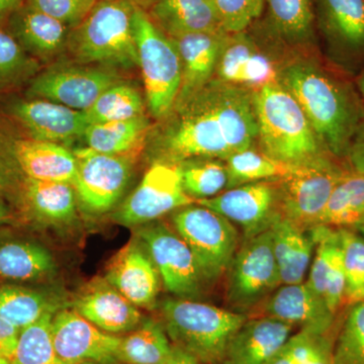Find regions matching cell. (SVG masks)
I'll use <instances>...</instances> for the list:
<instances>
[{"label":"cell","instance_id":"1","mask_svg":"<svg viewBox=\"0 0 364 364\" xmlns=\"http://www.w3.org/2000/svg\"><path fill=\"white\" fill-rule=\"evenodd\" d=\"M352 80L314 62H293L279 72L280 85L301 105L326 150L344 162L364 117V100Z\"/></svg>","mask_w":364,"mask_h":364},{"label":"cell","instance_id":"2","mask_svg":"<svg viewBox=\"0 0 364 364\" xmlns=\"http://www.w3.org/2000/svg\"><path fill=\"white\" fill-rule=\"evenodd\" d=\"M261 151L289 166L330 154L296 98L279 82L253 92Z\"/></svg>","mask_w":364,"mask_h":364},{"label":"cell","instance_id":"3","mask_svg":"<svg viewBox=\"0 0 364 364\" xmlns=\"http://www.w3.org/2000/svg\"><path fill=\"white\" fill-rule=\"evenodd\" d=\"M161 314L172 343L203 364H222L228 345L248 318L244 314L178 298L163 301Z\"/></svg>","mask_w":364,"mask_h":364},{"label":"cell","instance_id":"4","mask_svg":"<svg viewBox=\"0 0 364 364\" xmlns=\"http://www.w3.org/2000/svg\"><path fill=\"white\" fill-rule=\"evenodd\" d=\"M135 4L130 0H97L69 36L76 58L85 63L138 64L134 38Z\"/></svg>","mask_w":364,"mask_h":364},{"label":"cell","instance_id":"5","mask_svg":"<svg viewBox=\"0 0 364 364\" xmlns=\"http://www.w3.org/2000/svg\"><path fill=\"white\" fill-rule=\"evenodd\" d=\"M133 32L150 111L153 116L165 117L181 92V56L173 41L155 26L144 9L136 6Z\"/></svg>","mask_w":364,"mask_h":364},{"label":"cell","instance_id":"6","mask_svg":"<svg viewBox=\"0 0 364 364\" xmlns=\"http://www.w3.org/2000/svg\"><path fill=\"white\" fill-rule=\"evenodd\" d=\"M348 169L331 154L291 166L277 179L279 214L304 230L317 226L335 186Z\"/></svg>","mask_w":364,"mask_h":364},{"label":"cell","instance_id":"7","mask_svg":"<svg viewBox=\"0 0 364 364\" xmlns=\"http://www.w3.org/2000/svg\"><path fill=\"white\" fill-rule=\"evenodd\" d=\"M172 223L195 256L203 282L219 279L239 248L238 230L233 223L200 205L179 208Z\"/></svg>","mask_w":364,"mask_h":364},{"label":"cell","instance_id":"8","mask_svg":"<svg viewBox=\"0 0 364 364\" xmlns=\"http://www.w3.org/2000/svg\"><path fill=\"white\" fill-rule=\"evenodd\" d=\"M280 286L272 229L245 239L228 268L226 294L232 311L245 315Z\"/></svg>","mask_w":364,"mask_h":364},{"label":"cell","instance_id":"9","mask_svg":"<svg viewBox=\"0 0 364 364\" xmlns=\"http://www.w3.org/2000/svg\"><path fill=\"white\" fill-rule=\"evenodd\" d=\"M315 13L335 66L355 78L364 68V0H315Z\"/></svg>","mask_w":364,"mask_h":364},{"label":"cell","instance_id":"10","mask_svg":"<svg viewBox=\"0 0 364 364\" xmlns=\"http://www.w3.org/2000/svg\"><path fill=\"white\" fill-rule=\"evenodd\" d=\"M138 236L170 294L188 299L200 296L205 282L195 256L176 231L158 223L139 230Z\"/></svg>","mask_w":364,"mask_h":364},{"label":"cell","instance_id":"11","mask_svg":"<svg viewBox=\"0 0 364 364\" xmlns=\"http://www.w3.org/2000/svg\"><path fill=\"white\" fill-rule=\"evenodd\" d=\"M208 90L198 105L181 119L166 141L167 149L176 159L226 160L233 154L220 117L214 88Z\"/></svg>","mask_w":364,"mask_h":364},{"label":"cell","instance_id":"12","mask_svg":"<svg viewBox=\"0 0 364 364\" xmlns=\"http://www.w3.org/2000/svg\"><path fill=\"white\" fill-rule=\"evenodd\" d=\"M193 203L182 188L178 165L157 162L146 172L142 181L114 215L124 226L150 224L172 210Z\"/></svg>","mask_w":364,"mask_h":364},{"label":"cell","instance_id":"13","mask_svg":"<svg viewBox=\"0 0 364 364\" xmlns=\"http://www.w3.org/2000/svg\"><path fill=\"white\" fill-rule=\"evenodd\" d=\"M77 171L73 181L77 200L85 212H109L123 195L131 176L128 157L104 154L90 148L76 150Z\"/></svg>","mask_w":364,"mask_h":364},{"label":"cell","instance_id":"14","mask_svg":"<svg viewBox=\"0 0 364 364\" xmlns=\"http://www.w3.org/2000/svg\"><path fill=\"white\" fill-rule=\"evenodd\" d=\"M196 203L238 225L245 239L270 229L280 217L277 181L228 188L215 198Z\"/></svg>","mask_w":364,"mask_h":364},{"label":"cell","instance_id":"15","mask_svg":"<svg viewBox=\"0 0 364 364\" xmlns=\"http://www.w3.org/2000/svg\"><path fill=\"white\" fill-rule=\"evenodd\" d=\"M52 339L57 355L64 363H121L117 359L121 337L98 329L74 309H61L55 314Z\"/></svg>","mask_w":364,"mask_h":364},{"label":"cell","instance_id":"16","mask_svg":"<svg viewBox=\"0 0 364 364\" xmlns=\"http://www.w3.org/2000/svg\"><path fill=\"white\" fill-rule=\"evenodd\" d=\"M117 83V76L104 69L61 67L38 76L31 86V92L42 100L85 112Z\"/></svg>","mask_w":364,"mask_h":364},{"label":"cell","instance_id":"17","mask_svg":"<svg viewBox=\"0 0 364 364\" xmlns=\"http://www.w3.org/2000/svg\"><path fill=\"white\" fill-rule=\"evenodd\" d=\"M279 72L247 33H228L215 68L218 81L255 92L279 82Z\"/></svg>","mask_w":364,"mask_h":364},{"label":"cell","instance_id":"18","mask_svg":"<svg viewBox=\"0 0 364 364\" xmlns=\"http://www.w3.org/2000/svg\"><path fill=\"white\" fill-rule=\"evenodd\" d=\"M267 317L317 334L332 335L338 316L308 282L282 284L264 304Z\"/></svg>","mask_w":364,"mask_h":364},{"label":"cell","instance_id":"19","mask_svg":"<svg viewBox=\"0 0 364 364\" xmlns=\"http://www.w3.org/2000/svg\"><path fill=\"white\" fill-rule=\"evenodd\" d=\"M159 273L146 248L131 241L112 258L105 280L136 306H150L159 293Z\"/></svg>","mask_w":364,"mask_h":364},{"label":"cell","instance_id":"20","mask_svg":"<svg viewBox=\"0 0 364 364\" xmlns=\"http://www.w3.org/2000/svg\"><path fill=\"white\" fill-rule=\"evenodd\" d=\"M310 232L315 241V255L306 282L325 299L330 310L339 316L342 309L346 308V282L339 230L318 225Z\"/></svg>","mask_w":364,"mask_h":364},{"label":"cell","instance_id":"21","mask_svg":"<svg viewBox=\"0 0 364 364\" xmlns=\"http://www.w3.org/2000/svg\"><path fill=\"white\" fill-rule=\"evenodd\" d=\"M227 35L225 31H215L170 38L181 60L182 83L177 100L188 102L210 83Z\"/></svg>","mask_w":364,"mask_h":364},{"label":"cell","instance_id":"22","mask_svg":"<svg viewBox=\"0 0 364 364\" xmlns=\"http://www.w3.org/2000/svg\"><path fill=\"white\" fill-rule=\"evenodd\" d=\"M294 326L277 318H251L235 333L222 364H268L291 338Z\"/></svg>","mask_w":364,"mask_h":364},{"label":"cell","instance_id":"23","mask_svg":"<svg viewBox=\"0 0 364 364\" xmlns=\"http://www.w3.org/2000/svg\"><path fill=\"white\" fill-rule=\"evenodd\" d=\"M14 114L33 139L48 142H67L83 136L88 126L85 112L42 98L18 102Z\"/></svg>","mask_w":364,"mask_h":364},{"label":"cell","instance_id":"24","mask_svg":"<svg viewBox=\"0 0 364 364\" xmlns=\"http://www.w3.org/2000/svg\"><path fill=\"white\" fill-rule=\"evenodd\" d=\"M74 310L109 334L133 331L144 320L136 306L107 280L105 284H97L79 296L74 303Z\"/></svg>","mask_w":364,"mask_h":364},{"label":"cell","instance_id":"25","mask_svg":"<svg viewBox=\"0 0 364 364\" xmlns=\"http://www.w3.org/2000/svg\"><path fill=\"white\" fill-rule=\"evenodd\" d=\"M13 152L26 178L73 183L77 159L74 153L58 143L33 138L16 140Z\"/></svg>","mask_w":364,"mask_h":364},{"label":"cell","instance_id":"26","mask_svg":"<svg viewBox=\"0 0 364 364\" xmlns=\"http://www.w3.org/2000/svg\"><path fill=\"white\" fill-rule=\"evenodd\" d=\"M146 13L169 38L224 31L214 0H157Z\"/></svg>","mask_w":364,"mask_h":364},{"label":"cell","instance_id":"27","mask_svg":"<svg viewBox=\"0 0 364 364\" xmlns=\"http://www.w3.org/2000/svg\"><path fill=\"white\" fill-rule=\"evenodd\" d=\"M270 229L282 284L305 282L315 252V241L310 230L301 229L282 215Z\"/></svg>","mask_w":364,"mask_h":364},{"label":"cell","instance_id":"28","mask_svg":"<svg viewBox=\"0 0 364 364\" xmlns=\"http://www.w3.org/2000/svg\"><path fill=\"white\" fill-rule=\"evenodd\" d=\"M11 26L18 43L42 56L58 53L70 36V26L28 4L14 13Z\"/></svg>","mask_w":364,"mask_h":364},{"label":"cell","instance_id":"29","mask_svg":"<svg viewBox=\"0 0 364 364\" xmlns=\"http://www.w3.org/2000/svg\"><path fill=\"white\" fill-rule=\"evenodd\" d=\"M56 264L44 246L26 240L0 242V279L35 282L49 277Z\"/></svg>","mask_w":364,"mask_h":364},{"label":"cell","instance_id":"30","mask_svg":"<svg viewBox=\"0 0 364 364\" xmlns=\"http://www.w3.org/2000/svg\"><path fill=\"white\" fill-rule=\"evenodd\" d=\"M23 189L28 207L42 221L67 224L75 218L77 195L73 184L26 178Z\"/></svg>","mask_w":364,"mask_h":364},{"label":"cell","instance_id":"31","mask_svg":"<svg viewBox=\"0 0 364 364\" xmlns=\"http://www.w3.org/2000/svg\"><path fill=\"white\" fill-rule=\"evenodd\" d=\"M318 225L348 229L364 227V176L347 169L335 186Z\"/></svg>","mask_w":364,"mask_h":364},{"label":"cell","instance_id":"32","mask_svg":"<svg viewBox=\"0 0 364 364\" xmlns=\"http://www.w3.org/2000/svg\"><path fill=\"white\" fill-rule=\"evenodd\" d=\"M270 26L289 45H306L315 40V0H267Z\"/></svg>","mask_w":364,"mask_h":364},{"label":"cell","instance_id":"33","mask_svg":"<svg viewBox=\"0 0 364 364\" xmlns=\"http://www.w3.org/2000/svg\"><path fill=\"white\" fill-rule=\"evenodd\" d=\"M147 131L148 122L142 116L126 121L88 124L83 138L91 150L126 156L140 147Z\"/></svg>","mask_w":364,"mask_h":364},{"label":"cell","instance_id":"34","mask_svg":"<svg viewBox=\"0 0 364 364\" xmlns=\"http://www.w3.org/2000/svg\"><path fill=\"white\" fill-rule=\"evenodd\" d=\"M171 349L163 325L152 318H144L130 334L121 337L117 359L123 364H161Z\"/></svg>","mask_w":364,"mask_h":364},{"label":"cell","instance_id":"35","mask_svg":"<svg viewBox=\"0 0 364 364\" xmlns=\"http://www.w3.org/2000/svg\"><path fill=\"white\" fill-rule=\"evenodd\" d=\"M57 299L41 291L18 284H0V316L23 330L45 314L58 312Z\"/></svg>","mask_w":364,"mask_h":364},{"label":"cell","instance_id":"36","mask_svg":"<svg viewBox=\"0 0 364 364\" xmlns=\"http://www.w3.org/2000/svg\"><path fill=\"white\" fill-rule=\"evenodd\" d=\"M228 188L253 182L277 181L289 173L291 166L277 161L253 147L235 152L226 160Z\"/></svg>","mask_w":364,"mask_h":364},{"label":"cell","instance_id":"37","mask_svg":"<svg viewBox=\"0 0 364 364\" xmlns=\"http://www.w3.org/2000/svg\"><path fill=\"white\" fill-rule=\"evenodd\" d=\"M181 168L182 188L193 200H208L228 189L226 161L202 159L184 163Z\"/></svg>","mask_w":364,"mask_h":364},{"label":"cell","instance_id":"38","mask_svg":"<svg viewBox=\"0 0 364 364\" xmlns=\"http://www.w3.org/2000/svg\"><path fill=\"white\" fill-rule=\"evenodd\" d=\"M143 112L144 102L138 91L130 85L117 83L105 90L85 114L90 124L135 119L142 117Z\"/></svg>","mask_w":364,"mask_h":364},{"label":"cell","instance_id":"39","mask_svg":"<svg viewBox=\"0 0 364 364\" xmlns=\"http://www.w3.org/2000/svg\"><path fill=\"white\" fill-rule=\"evenodd\" d=\"M56 313L45 314L37 322L21 330L11 364H66L57 355L53 344L52 321Z\"/></svg>","mask_w":364,"mask_h":364},{"label":"cell","instance_id":"40","mask_svg":"<svg viewBox=\"0 0 364 364\" xmlns=\"http://www.w3.org/2000/svg\"><path fill=\"white\" fill-rule=\"evenodd\" d=\"M333 364H364V301L346 306L333 344Z\"/></svg>","mask_w":364,"mask_h":364},{"label":"cell","instance_id":"41","mask_svg":"<svg viewBox=\"0 0 364 364\" xmlns=\"http://www.w3.org/2000/svg\"><path fill=\"white\" fill-rule=\"evenodd\" d=\"M346 306L364 301V237L356 229L341 228Z\"/></svg>","mask_w":364,"mask_h":364},{"label":"cell","instance_id":"42","mask_svg":"<svg viewBox=\"0 0 364 364\" xmlns=\"http://www.w3.org/2000/svg\"><path fill=\"white\" fill-rule=\"evenodd\" d=\"M334 339L333 335L301 330L291 335L287 346L296 364H333Z\"/></svg>","mask_w":364,"mask_h":364},{"label":"cell","instance_id":"43","mask_svg":"<svg viewBox=\"0 0 364 364\" xmlns=\"http://www.w3.org/2000/svg\"><path fill=\"white\" fill-rule=\"evenodd\" d=\"M223 30L246 32L260 18L267 0H214Z\"/></svg>","mask_w":364,"mask_h":364},{"label":"cell","instance_id":"44","mask_svg":"<svg viewBox=\"0 0 364 364\" xmlns=\"http://www.w3.org/2000/svg\"><path fill=\"white\" fill-rule=\"evenodd\" d=\"M97 0H28V6L65 25L78 26Z\"/></svg>","mask_w":364,"mask_h":364},{"label":"cell","instance_id":"45","mask_svg":"<svg viewBox=\"0 0 364 364\" xmlns=\"http://www.w3.org/2000/svg\"><path fill=\"white\" fill-rule=\"evenodd\" d=\"M26 63L28 60L18 41L0 28V83L20 75Z\"/></svg>","mask_w":364,"mask_h":364},{"label":"cell","instance_id":"46","mask_svg":"<svg viewBox=\"0 0 364 364\" xmlns=\"http://www.w3.org/2000/svg\"><path fill=\"white\" fill-rule=\"evenodd\" d=\"M21 330L0 316V358L11 361L16 353Z\"/></svg>","mask_w":364,"mask_h":364},{"label":"cell","instance_id":"47","mask_svg":"<svg viewBox=\"0 0 364 364\" xmlns=\"http://www.w3.org/2000/svg\"><path fill=\"white\" fill-rule=\"evenodd\" d=\"M345 163L352 171L364 176V117L352 139Z\"/></svg>","mask_w":364,"mask_h":364},{"label":"cell","instance_id":"48","mask_svg":"<svg viewBox=\"0 0 364 364\" xmlns=\"http://www.w3.org/2000/svg\"><path fill=\"white\" fill-rule=\"evenodd\" d=\"M161 364H203L196 358L195 356L191 355V353L179 348L176 345L172 344L171 352L168 358L165 359Z\"/></svg>","mask_w":364,"mask_h":364},{"label":"cell","instance_id":"49","mask_svg":"<svg viewBox=\"0 0 364 364\" xmlns=\"http://www.w3.org/2000/svg\"><path fill=\"white\" fill-rule=\"evenodd\" d=\"M268 364H296V363L286 344Z\"/></svg>","mask_w":364,"mask_h":364},{"label":"cell","instance_id":"50","mask_svg":"<svg viewBox=\"0 0 364 364\" xmlns=\"http://www.w3.org/2000/svg\"><path fill=\"white\" fill-rule=\"evenodd\" d=\"M18 2L20 0H0V18L4 14L13 11L14 7L18 6Z\"/></svg>","mask_w":364,"mask_h":364},{"label":"cell","instance_id":"51","mask_svg":"<svg viewBox=\"0 0 364 364\" xmlns=\"http://www.w3.org/2000/svg\"><path fill=\"white\" fill-rule=\"evenodd\" d=\"M14 215L11 210L4 203H0V225L9 224L13 222Z\"/></svg>","mask_w":364,"mask_h":364},{"label":"cell","instance_id":"52","mask_svg":"<svg viewBox=\"0 0 364 364\" xmlns=\"http://www.w3.org/2000/svg\"><path fill=\"white\" fill-rule=\"evenodd\" d=\"M354 82H355L356 87H358L359 95H361V97H363L364 100V68L361 70L360 73L354 78Z\"/></svg>","mask_w":364,"mask_h":364},{"label":"cell","instance_id":"53","mask_svg":"<svg viewBox=\"0 0 364 364\" xmlns=\"http://www.w3.org/2000/svg\"><path fill=\"white\" fill-rule=\"evenodd\" d=\"M7 183H9V181H7L6 168H4V164L0 162V193L6 188Z\"/></svg>","mask_w":364,"mask_h":364},{"label":"cell","instance_id":"54","mask_svg":"<svg viewBox=\"0 0 364 364\" xmlns=\"http://www.w3.org/2000/svg\"><path fill=\"white\" fill-rule=\"evenodd\" d=\"M130 1L133 2L136 6L140 7V9H148L153 4L157 1V0H130Z\"/></svg>","mask_w":364,"mask_h":364},{"label":"cell","instance_id":"55","mask_svg":"<svg viewBox=\"0 0 364 364\" xmlns=\"http://www.w3.org/2000/svg\"><path fill=\"white\" fill-rule=\"evenodd\" d=\"M79 364H123V363H98V361H85V363H79Z\"/></svg>","mask_w":364,"mask_h":364},{"label":"cell","instance_id":"56","mask_svg":"<svg viewBox=\"0 0 364 364\" xmlns=\"http://www.w3.org/2000/svg\"><path fill=\"white\" fill-rule=\"evenodd\" d=\"M0 364H11L9 360H6V359L0 358Z\"/></svg>","mask_w":364,"mask_h":364},{"label":"cell","instance_id":"57","mask_svg":"<svg viewBox=\"0 0 364 364\" xmlns=\"http://www.w3.org/2000/svg\"><path fill=\"white\" fill-rule=\"evenodd\" d=\"M358 231L360 232V233L363 234L364 237V227L360 228V229H358Z\"/></svg>","mask_w":364,"mask_h":364}]
</instances>
